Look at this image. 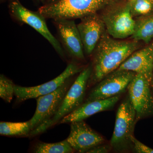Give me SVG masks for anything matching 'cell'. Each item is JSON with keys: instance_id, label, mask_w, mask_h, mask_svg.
Wrapping results in <instances>:
<instances>
[{"instance_id": "obj_22", "label": "cell", "mask_w": 153, "mask_h": 153, "mask_svg": "<svg viewBox=\"0 0 153 153\" xmlns=\"http://www.w3.org/2000/svg\"><path fill=\"white\" fill-rule=\"evenodd\" d=\"M112 149L110 145H99L88 151L87 153H108Z\"/></svg>"}, {"instance_id": "obj_16", "label": "cell", "mask_w": 153, "mask_h": 153, "mask_svg": "<svg viewBox=\"0 0 153 153\" xmlns=\"http://www.w3.org/2000/svg\"><path fill=\"white\" fill-rule=\"evenodd\" d=\"M134 32L131 36L135 41L150 44L153 39V14L137 17L135 19Z\"/></svg>"}, {"instance_id": "obj_1", "label": "cell", "mask_w": 153, "mask_h": 153, "mask_svg": "<svg viewBox=\"0 0 153 153\" xmlns=\"http://www.w3.org/2000/svg\"><path fill=\"white\" fill-rule=\"evenodd\" d=\"M138 41H120L113 38L107 31L94 49L92 71L88 87L100 82L115 71L138 48Z\"/></svg>"}, {"instance_id": "obj_5", "label": "cell", "mask_w": 153, "mask_h": 153, "mask_svg": "<svg viewBox=\"0 0 153 153\" xmlns=\"http://www.w3.org/2000/svg\"><path fill=\"white\" fill-rule=\"evenodd\" d=\"M102 10L100 16L110 36L115 39H124L133 35L135 20L128 2L123 5L115 6L112 2Z\"/></svg>"}, {"instance_id": "obj_18", "label": "cell", "mask_w": 153, "mask_h": 153, "mask_svg": "<svg viewBox=\"0 0 153 153\" xmlns=\"http://www.w3.org/2000/svg\"><path fill=\"white\" fill-rule=\"evenodd\" d=\"M74 152V150L66 139L55 143L38 142L34 144L33 147V153H71Z\"/></svg>"}, {"instance_id": "obj_17", "label": "cell", "mask_w": 153, "mask_h": 153, "mask_svg": "<svg viewBox=\"0 0 153 153\" xmlns=\"http://www.w3.org/2000/svg\"><path fill=\"white\" fill-rule=\"evenodd\" d=\"M31 128L30 121L25 122H8L1 121L0 123V134L6 136H30Z\"/></svg>"}, {"instance_id": "obj_6", "label": "cell", "mask_w": 153, "mask_h": 153, "mask_svg": "<svg viewBox=\"0 0 153 153\" xmlns=\"http://www.w3.org/2000/svg\"><path fill=\"white\" fill-rule=\"evenodd\" d=\"M129 98L136 113L137 121L153 117L152 85L142 74H136L128 87Z\"/></svg>"}, {"instance_id": "obj_14", "label": "cell", "mask_w": 153, "mask_h": 153, "mask_svg": "<svg viewBox=\"0 0 153 153\" xmlns=\"http://www.w3.org/2000/svg\"><path fill=\"white\" fill-rule=\"evenodd\" d=\"M54 20L59 36L69 54L76 59L84 60L82 40L77 25L74 21L66 19Z\"/></svg>"}, {"instance_id": "obj_15", "label": "cell", "mask_w": 153, "mask_h": 153, "mask_svg": "<svg viewBox=\"0 0 153 153\" xmlns=\"http://www.w3.org/2000/svg\"><path fill=\"white\" fill-rule=\"evenodd\" d=\"M120 95L104 100L85 102L72 112L63 118L57 124L71 123L84 120L97 113L112 109L118 102Z\"/></svg>"}, {"instance_id": "obj_3", "label": "cell", "mask_w": 153, "mask_h": 153, "mask_svg": "<svg viewBox=\"0 0 153 153\" xmlns=\"http://www.w3.org/2000/svg\"><path fill=\"white\" fill-rule=\"evenodd\" d=\"M91 71L92 66H89L80 72L66 93L57 113L49 120L32 131L30 137L36 136L46 131L82 104Z\"/></svg>"}, {"instance_id": "obj_2", "label": "cell", "mask_w": 153, "mask_h": 153, "mask_svg": "<svg viewBox=\"0 0 153 153\" xmlns=\"http://www.w3.org/2000/svg\"><path fill=\"white\" fill-rule=\"evenodd\" d=\"M113 0H58L42 6L38 12L45 18L72 20L97 13Z\"/></svg>"}, {"instance_id": "obj_7", "label": "cell", "mask_w": 153, "mask_h": 153, "mask_svg": "<svg viewBox=\"0 0 153 153\" xmlns=\"http://www.w3.org/2000/svg\"><path fill=\"white\" fill-rule=\"evenodd\" d=\"M136 73L116 70L99 82L88 94L85 102L104 100L120 95L127 89Z\"/></svg>"}, {"instance_id": "obj_10", "label": "cell", "mask_w": 153, "mask_h": 153, "mask_svg": "<svg viewBox=\"0 0 153 153\" xmlns=\"http://www.w3.org/2000/svg\"><path fill=\"white\" fill-rule=\"evenodd\" d=\"M10 10L13 16L36 30L49 41L59 55L63 56L64 53L60 43L48 29L45 18L39 12L36 13L26 8L19 0L11 2Z\"/></svg>"}, {"instance_id": "obj_4", "label": "cell", "mask_w": 153, "mask_h": 153, "mask_svg": "<svg viewBox=\"0 0 153 153\" xmlns=\"http://www.w3.org/2000/svg\"><path fill=\"white\" fill-rule=\"evenodd\" d=\"M136 113L128 96L124 100L117 113L114 131L110 145L117 152L131 149V137L137 122Z\"/></svg>"}, {"instance_id": "obj_19", "label": "cell", "mask_w": 153, "mask_h": 153, "mask_svg": "<svg viewBox=\"0 0 153 153\" xmlns=\"http://www.w3.org/2000/svg\"><path fill=\"white\" fill-rule=\"evenodd\" d=\"M128 4L134 18L153 14V0H132L128 1Z\"/></svg>"}, {"instance_id": "obj_8", "label": "cell", "mask_w": 153, "mask_h": 153, "mask_svg": "<svg viewBox=\"0 0 153 153\" xmlns=\"http://www.w3.org/2000/svg\"><path fill=\"white\" fill-rule=\"evenodd\" d=\"M71 84L70 78L55 91L37 98L36 111L29 120L32 131L55 115Z\"/></svg>"}, {"instance_id": "obj_11", "label": "cell", "mask_w": 153, "mask_h": 153, "mask_svg": "<svg viewBox=\"0 0 153 153\" xmlns=\"http://www.w3.org/2000/svg\"><path fill=\"white\" fill-rule=\"evenodd\" d=\"M74 151L87 153L88 151L105 142L103 137L92 129L84 120L70 123V131L66 139Z\"/></svg>"}, {"instance_id": "obj_23", "label": "cell", "mask_w": 153, "mask_h": 153, "mask_svg": "<svg viewBox=\"0 0 153 153\" xmlns=\"http://www.w3.org/2000/svg\"><path fill=\"white\" fill-rule=\"evenodd\" d=\"M58 1V0H50V3L54 2L56 1Z\"/></svg>"}, {"instance_id": "obj_9", "label": "cell", "mask_w": 153, "mask_h": 153, "mask_svg": "<svg viewBox=\"0 0 153 153\" xmlns=\"http://www.w3.org/2000/svg\"><path fill=\"white\" fill-rule=\"evenodd\" d=\"M83 69L75 63H69L64 71L55 79L41 85L33 87H23L15 85V96L18 102L46 95L55 91L65 82Z\"/></svg>"}, {"instance_id": "obj_21", "label": "cell", "mask_w": 153, "mask_h": 153, "mask_svg": "<svg viewBox=\"0 0 153 153\" xmlns=\"http://www.w3.org/2000/svg\"><path fill=\"white\" fill-rule=\"evenodd\" d=\"M131 149L137 153H153V149L138 140L134 136L131 137Z\"/></svg>"}, {"instance_id": "obj_13", "label": "cell", "mask_w": 153, "mask_h": 153, "mask_svg": "<svg viewBox=\"0 0 153 153\" xmlns=\"http://www.w3.org/2000/svg\"><path fill=\"white\" fill-rule=\"evenodd\" d=\"M142 74L150 82L153 81V41L146 47L135 51L117 68Z\"/></svg>"}, {"instance_id": "obj_24", "label": "cell", "mask_w": 153, "mask_h": 153, "mask_svg": "<svg viewBox=\"0 0 153 153\" xmlns=\"http://www.w3.org/2000/svg\"><path fill=\"white\" fill-rule=\"evenodd\" d=\"M152 89L153 90V85H152Z\"/></svg>"}, {"instance_id": "obj_12", "label": "cell", "mask_w": 153, "mask_h": 153, "mask_svg": "<svg viewBox=\"0 0 153 153\" xmlns=\"http://www.w3.org/2000/svg\"><path fill=\"white\" fill-rule=\"evenodd\" d=\"M84 52L88 55L93 53L102 36L106 30L105 25L97 13L81 18L77 25Z\"/></svg>"}, {"instance_id": "obj_20", "label": "cell", "mask_w": 153, "mask_h": 153, "mask_svg": "<svg viewBox=\"0 0 153 153\" xmlns=\"http://www.w3.org/2000/svg\"><path fill=\"white\" fill-rule=\"evenodd\" d=\"M15 86L13 81L3 74L0 76V97L6 102L10 103L15 95Z\"/></svg>"}, {"instance_id": "obj_25", "label": "cell", "mask_w": 153, "mask_h": 153, "mask_svg": "<svg viewBox=\"0 0 153 153\" xmlns=\"http://www.w3.org/2000/svg\"><path fill=\"white\" fill-rule=\"evenodd\" d=\"M128 1H132V0H128Z\"/></svg>"}]
</instances>
